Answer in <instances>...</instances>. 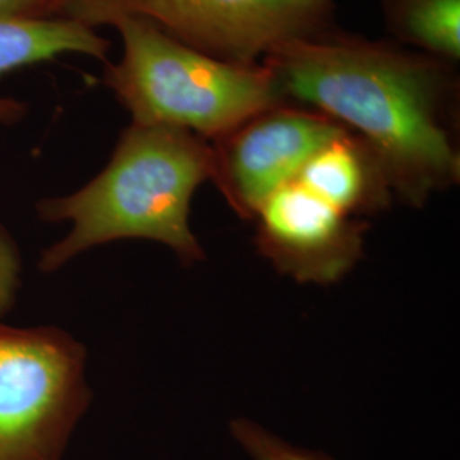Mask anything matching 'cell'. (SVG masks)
Returning a JSON list of instances; mask_svg holds the SVG:
<instances>
[{"mask_svg": "<svg viewBox=\"0 0 460 460\" xmlns=\"http://www.w3.org/2000/svg\"><path fill=\"white\" fill-rule=\"evenodd\" d=\"M91 401L79 340L0 317V460L64 459Z\"/></svg>", "mask_w": 460, "mask_h": 460, "instance_id": "4", "label": "cell"}, {"mask_svg": "<svg viewBox=\"0 0 460 460\" xmlns=\"http://www.w3.org/2000/svg\"><path fill=\"white\" fill-rule=\"evenodd\" d=\"M22 285V256L16 239L0 222V317L16 305Z\"/></svg>", "mask_w": 460, "mask_h": 460, "instance_id": "12", "label": "cell"}, {"mask_svg": "<svg viewBox=\"0 0 460 460\" xmlns=\"http://www.w3.org/2000/svg\"><path fill=\"white\" fill-rule=\"evenodd\" d=\"M254 220L260 252L298 281L332 283L362 256V222L296 180L266 198Z\"/></svg>", "mask_w": 460, "mask_h": 460, "instance_id": "7", "label": "cell"}, {"mask_svg": "<svg viewBox=\"0 0 460 460\" xmlns=\"http://www.w3.org/2000/svg\"><path fill=\"white\" fill-rule=\"evenodd\" d=\"M346 132L311 108L287 101L270 106L210 142V181L235 214L254 220L266 198L296 181L315 152Z\"/></svg>", "mask_w": 460, "mask_h": 460, "instance_id": "6", "label": "cell"}, {"mask_svg": "<svg viewBox=\"0 0 460 460\" xmlns=\"http://www.w3.org/2000/svg\"><path fill=\"white\" fill-rule=\"evenodd\" d=\"M111 43L96 30L68 19L43 22H0V77L64 55H85L106 62ZM28 115V104L0 96V125L14 127Z\"/></svg>", "mask_w": 460, "mask_h": 460, "instance_id": "9", "label": "cell"}, {"mask_svg": "<svg viewBox=\"0 0 460 460\" xmlns=\"http://www.w3.org/2000/svg\"><path fill=\"white\" fill-rule=\"evenodd\" d=\"M395 43L452 66L460 58V0H378Z\"/></svg>", "mask_w": 460, "mask_h": 460, "instance_id": "10", "label": "cell"}, {"mask_svg": "<svg viewBox=\"0 0 460 460\" xmlns=\"http://www.w3.org/2000/svg\"><path fill=\"white\" fill-rule=\"evenodd\" d=\"M146 19L172 40L232 64H260L283 43L336 28L334 0H66L62 19L115 28Z\"/></svg>", "mask_w": 460, "mask_h": 460, "instance_id": "5", "label": "cell"}, {"mask_svg": "<svg viewBox=\"0 0 460 460\" xmlns=\"http://www.w3.org/2000/svg\"><path fill=\"white\" fill-rule=\"evenodd\" d=\"M66 0H0V22H43L62 19Z\"/></svg>", "mask_w": 460, "mask_h": 460, "instance_id": "13", "label": "cell"}, {"mask_svg": "<svg viewBox=\"0 0 460 460\" xmlns=\"http://www.w3.org/2000/svg\"><path fill=\"white\" fill-rule=\"evenodd\" d=\"M287 102L341 123L372 148L393 195L423 207L460 180L457 66L338 28L261 60Z\"/></svg>", "mask_w": 460, "mask_h": 460, "instance_id": "1", "label": "cell"}, {"mask_svg": "<svg viewBox=\"0 0 460 460\" xmlns=\"http://www.w3.org/2000/svg\"><path fill=\"white\" fill-rule=\"evenodd\" d=\"M210 180L208 140L132 121L98 176L70 195L36 203L41 222L70 224L66 237L41 251L38 270L55 273L93 247L127 239L161 243L184 264L205 260L190 210L198 188Z\"/></svg>", "mask_w": 460, "mask_h": 460, "instance_id": "2", "label": "cell"}, {"mask_svg": "<svg viewBox=\"0 0 460 460\" xmlns=\"http://www.w3.org/2000/svg\"><path fill=\"white\" fill-rule=\"evenodd\" d=\"M230 431L252 460H331L323 454L288 444L246 418L234 420Z\"/></svg>", "mask_w": 460, "mask_h": 460, "instance_id": "11", "label": "cell"}, {"mask_svg": "<svg viewBox=\"0 0 460 460\" xmlns=\"http://www.w3.org/2000/svg\"><path fill=\"white\" fill-rule=\"evenodd\" d=\"M296 181L349 217L385 210L394 197L376 154L351 132L315 152Z\"/></svg>", "mask_w": 460, "mask_h": 460, "instance_id": "8", "label": "cell"}, {"mask_svg": "<svg viewBox=\"0 0 460 460\" xmlns=\"http://www.w3.org/2000/svg\"><path fill=\"white\" fill-rule=\"evenodd\" d=\"M123 55L102 83L133 123L181 128L212 142L285 99L260 64H232L172 40L146 19L116 22Z\"/></svg>", "mask_w": 460, "mask_h": 460, "instance_id": "3", "label": "cell"}]
</instances>
